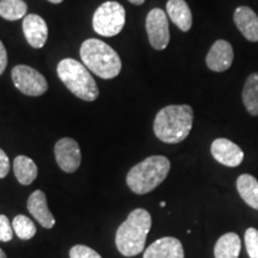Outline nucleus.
Returning <instances> with one entry per match:
<instances>
[{"label": "nucleus", "mask_w": 258, "mask_h": 258, "mask_svg": "<svg viewBox=\"0 0 258 258\" xmlns=\"http://www.w3.org/2000/svg\"><path fill=\"white\" fill-rule=\"evenodd\" d=\"M16 178L21 184L30 185L36 179L38 169L35 161L27 156H18L14 160Z\"/></svg>", "instance_id": "obj_19"}, {"label": "nucleus", "mask_w": 258, "mask_h": 258, "mask_svg": "<svg viewBox=\"0 0 258 258\" xmlns=\"http://www.w3.org/2000/svg\"><path fill=\"white\" fill-rule=\"evenodd\" d=\"M11 78L15 86L23 95L38 97L48 90V83L44 76L37 70L27 64H17L12 69Z\"/></svg>", "instance_id": "obj_7"}, {"label": "nucleus", "mask_w": 258, "mask_h": 258, "mask_svg": "<svg viewBox=\"0 0 258 258\" xmlns=\"http://www.w3.org/2000/svg\"><path fill=\"white\" fill-rule=\"evenodd\" d=\"M144 258H184V250L177 238L164 237L145 250Z\"/></svg>", "instance_id": "obj_14"}, {"label": "nucleus", "mask_w": 258, "mask_h": 258, "mask_svg": "<svg viewBox=\"0 0 258 258\" xmlns=\"http://www.w3.org/2000/svg\"><path fill=\"white\" fill-rule=\"evenodd\" d=\"M152 226V218L146 209L137 208L128 215L116 232V247L125 257L140 254L145 249L147 234Z\"/></svg>", "instance_id": "obj_2"}, {"label": "nucleus", "mask_w": 258, "mask_h": 258, "mask_svg": "<svg viewBox=\"0 0 258 258\" xmlns=\"http://www.w3.org/2000/svg\"><path fill=\"white\" fill-rule=\"evenodd\" d=\"M71 258H102L101 254L96 252L91 247L85 245H76L70 250Z\"/></svg>", "instance_id": "obj_24"}, {"label": "nucleus", "mask_w": 258, "mask_h": 258, "mask_svg": "<svg viewBox=\"0 0 258 258\" xmlns=\"http://www.w3.org/2000/svg\"><path fill=\"white\" fill-rule=\"evenodd\" d=\"M6 66H8V51L4 43L0 40V76L5 72Z\"/></svg>", "instance_id": "obj_27"}, {"label": "nucleus", "mask_w": 258, "mask_h": 258, "mask_svg": "<svg viewBox=\"0 0 258 258\" xmlns=\"http://www.w3.org/2000/svg\"><path fill=\"white\" fill-rule=\"evenodd\" d=\"M23 32L28 43L32 48L44 47L48 38V27L46 21L38 15H27L23 18Z\"/></svg>", "instance_id": "obj_12"}, {"label": "nucleus", "mask_w": 258, "mask_h": 258, "mask_svg": "<svg viewBox=\"0 0 258 258\" xmlns=\"http://www.w3.org/2000/svg\"><path fill=\"white\" fill-rule=\"evenodd\" d=\"M129 2L132 3V4H134V5H143L145 2H146V0H129Z\"/></svg>", "instance_id": "obj_28"}, {"label": "nucleus", "mask_w": 258, "mask_h": 258, "mask_svg": "<svg viewBox=\"0 0 258 258\" xmlns=\"http://www.w3.org/2000/svg\"><path fill=\"white\" fill-rule=\"evenodd\" d=\"M241 241L239 235L233 232L220 237L215 244V258H238L240 254Z\"/></svg>", "instance_id": "obj_17"}, {"label": "nucleus", "mask_w": 258, "mask_h": 258, "mask_svg": "<svg viewBox=\"0 0 258 258\" xmlns=\"http://www.w3.org/2000/svg\"><path fill=\"white\" fill-rule=\"evenodd\" d=\"M12 227H14V231L19 239L29 240L36 234V226H35L34 221L23 214L15 217L14 221H12Z\"/></svg>", "instance_id": "obj_22"}, {"label": "nucleus", "mask_w": 258, "mask_h": 258, "mask_svg": "<svg viewBox=\"0 0 258 258\" xmlns=\"http://www.w3.org/2000/svg\"><path fill=\"white\" fill-rule=\"evenodd\" d=\"M28 5L24 0H0V17L6 21H18L24 18Z\"/></svg>", "instance_id": "obj_21"}, {"label": "nucleus", "mask_w": 258, "mask_h": 258, "mask_svg": "<svg viewBox=\"0 0 258 258\" xmlns=\"http://www.w3.org/2000/svg\"><path fill=\"white\" fill-rule=\"evenodd\" d=\"M170 167L171 163L166 157H148L129 170L127 185L138 195L151 192L165 180Z\"/></svg>", "instance_id": "obj_4"}, {"label": "nucleus", "mask_w": 258, "mask_h": 258, "mask_svg": "<svg viewBox=\"0 0 258 258\" xmlns=\"http://www.w3.org/2000/svg\"><path fill=\"white\" fill-rule=\"evenodd\" d=\"M125 23V10L117 2H105L96 10L92 27L97 34L112 37L120 34Z\"/></svg>", "instance_id": "obj_6"}, {"label": "nucleus", "mask_w": 258, "mask_h": 258, "mask_svg": "<svg viewBox=\"0 0 258 258\" xmlns=\"http://www.w3.org/2000/svg\"><path fill=\"white\" fill-rule=\"evenodd\" d=\"M166 203L165 202H160V207H165Z\"/></svg>", "instance_id": "obj_31"}, {"label": "nucleus", "mask_w": 258, "mask_h": 258, "mask_svg": "<svg viewBox=\"0 0 258 258\" xmlns=\"http://www.w3.org/2000/svg\"><path fill=\"white\" fill-rule=\"evenodd\" d=\"M192 121L194 111L190 105H167L154 118V134L163 143L178 144L188 138Z\"/></svg>", "instance_id": "obj_1"}, {"label": "nucleus", "mask_w": 258, "mask_h": 258, "mask_svg": "<svg viewBox=\"0 0 258 258\" xmlns=\"http://www.w3.org/2000/svg\"><path fill=\"white\" fill-rule=\"evenodd\" d=\"M234 23L247 41L258 42V16L252 9L249 6L235 9Z\"/></svg>", "instance_id": "obj_15"}, {"label": "nucleus", "mask_w": 258, "mask_h": 258, "mask_svg": "<svg viewBox=\"0 0 258 258\" xmlns=\"http://www.w3.org/2000/svg\"><path fill=\"white\" fill-rule=\"evenodd\" d=\"M245 246L250 258H258V231L250 227L245 232Z\"/></svg>", "instance_id": "obj_23"}, {"label": "nucleus", "mask_w": 258, "mask_h": 258, "mask_svg": "<svg viewBox=\"0 0 258 258\" xmlns=\"http://www.w3.org/2000/svg\"><path fill=\"white\" fill-rule=\"evenodd\" d=\"M211 152L215 160L228 167L239 166L244 160V152L241 148L228 139L220 138L213 141Z\"/></svg>", "instance_id": "obj_10"}, {"label": "nucleus", "mask_w": 258, "mask_h": 258, "mask_svg": "<svg viewBox=\"0 0 258 258\" xmlns=\"http://www.w3.org/2000/svg\"><path fill=\"white\" fill-rule=\"evenodd\" d=\"M80 57L89 71L102 79H114L122 70V61L117 51L97 38L83 42Z\"/></svg>", "instance_id": "obj_3"}, {"label": "nucleus", "mask_w": 258, "mask_h": 258, "mask_svg": "<svg viewBox=\"0 0 258 258\" xmlns=\"http://www.w3.org/2000/svg\"><path fill=\"white\" fill-rule=\"evenodd\" d=\"M48 2L51 3V4H60V3H62L63 0H48Z\"/></svg>", "instance_id": "obj_29"}, {"label": "nucleus", "mask_w": 258, "mask_h": 258, "mask_svg": "<svg viewBox=\"0 0 258 258\" xmlns=\"http://www.w3.org/2000/svg\"><path fill=\"white\" fill-rule=\"evenodd\" d=\"M146 31L151 46L157 50H163L169 46V19L164 10L153 9L146 18Z\"/></svg>", "instance_id": "obj_8"}, {"label": "nucleus", "mask_w": 258, "mask_h": 258, "mask_svg": "<svg viewBox=\"0 0 258 258\" xmlns=\"http://www.w3.org/2000/svg\"><path fill=\"white\" fill-rule=\"evenodd\" d=\"M233 48L230 42L225 40H218L214 42L211 50L206 56V63L208 69L214 72H224L231 67L233 62Z\"/></svg>", "instance_id": "obj_11"}, {"label": "nucleus", "mask_w": 258, "mask_h": 258, "mask_svg": "<svg viewBox=\"0 0 258 258\" xmlns=\"http://www.w3.org/2000/svg\"><path fill=\"white\" fill-rule=\"evenodd\" d=\"M237 189L244 202L258 211V180L252 175L244 173L238 177Z\"/></svg>", "instance_id": "obj_18"}, {"label": "nucleus", "mask_w": 258, "mask_h": 258, "mask_svg": "<svg viewBox=\"0 0 258 258\" xmlns=\"http://www.w3.org/2000/svg\"><path fill=\"white\" fill-rule=\"evenodd\" d=\"M28 211L32 215V218L36 220L44 228L54 227L55 225V218L51 214L48 208L47 196L42 190H35L28 199Z\"/></svg>", "instance_id": "obj_13"}, {"label": "nucleus", "mask_w": 258, "mask_h": 258, "mask_svg": "<svg viewBox=\"0 0 258 258\" xmlns=\"http://www.w3.org/2000/svg\"><path fill=\"white\" fill-rule=\"evenodd\" d=\"M10 160L4 151L0 148V178H5L9 175Z\"/></svg>", "instance_id": "obj_26"}, {"label": "nucleus", "mask_w": 258, "mask_h": 258, "mask_svg": "<svg viewBox=\"0 0 258 258\" xmlns=\"http://www.w3.org/2000/svg\"><path fill=\"white\" fill-rule=\"evenodd\" d=\"M55 159L60 169L67 173L76 172L82 163V152L76 140L71 138H62L54 147Z\"/></svg>", "instance_id": "obj_9"}, {"label": "nucleus", "mask_w": 258, "mask_h": 258, "mask_svg": "<svg viewBox=\"0 0 258 258\" xmlns=\"http://www.w3.org/2000/svg\"><path fill=\"white\" fill-rule=\"evenodd\" d=\"M243 103L249 114L258 116V73L247 77L243 89Z\"/></svg>", "instance_id": "obj_20"}, {"label": "nucleus", "mask_w": 258, "mask_h": 258, "mask_svg": "<svg viewBox=\"0 0 258 258\" xmlns=\"http://www.w3.org/2000/svg\"><path fill=\"white\" fill-rule=\"evenodd\" d=\"M0 258H8V257H6L5 252H4V251H3L2 249H0Z\"/></svg>", "instance_id": "obj_30"}, {"label": "nucleus", "mask_w": 258, "mask_h": 258, "mask_svg": "<svg viewBox=\"0 0 258 258\" xmlns=\"http://www.w3.org/2000/svg\"><path fill=\"white\" fill-rule=\"evenodd\" d=\"M56 72L61 82L74 96L86 102H93L98 98V86L84 63L67 57L57 63Z\"/></svg>", "instance_id": "obj_5"}, {"label": "nucleus", "mask_w": 258, "mask_h": 258, "mask_svg": "<svg viewBox=\"0 0 258 258\" xmlns=\"http://www.w3.org/2000/svg\"><path fill=\"white\" fill-rule=\"evenodd\" d=\"M166 15L182 31L186 32L191 29L192 15L185 0H169L166 3Z\"/></svg>", "instance_id": "obj_16"}, {"label": "nucleus", "mask_w": 258, "mask_h": 258, "mask_svg": "<svg viewBox=\"0 0 258 258\" xmlns=\"http://www.w3.org/2000/svg\"><path fill=\"white\" fill-rule=\"evenodd\" d=\"M14 238V227L6 215L0 214V241H10Z\"/></svg>", "instance_id": "obj_25"}]
</instances>
